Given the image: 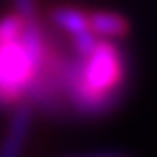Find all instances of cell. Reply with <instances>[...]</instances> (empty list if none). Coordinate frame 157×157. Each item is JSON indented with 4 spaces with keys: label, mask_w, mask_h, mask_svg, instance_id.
Instances as JSON below:
<instances>
[{
    "label": "cell",
    "mask_w": 157,
    "mask_h": 157,
    "mask_svg": "<svg viewBox=\"0 0 157 157\" xmlns=\"http://www.w3.org/2000/svg\"><path fill=\"white\" fill-rule=\"evenodd\" d=\"M88 27L92 34L98 38H107V40H115V38H124L130 32V23L128 19L113 11H97L88 13Z\"/></svg>",
    "instance_id": "cell-4"
},
{
    "label": "cell",
    "mask_w": 157,
    "mask_h": 157,
    "mask_svg": "<svg viewBox=\"0 0 157 157\" xmlns=\"http://www.w3.org/2000/svg\"><path fill=\"white\" fill-rule=\"evenodd\" d=\"M128 61L124 50L107 38H98L88 55L65 57L63 92L69 107L86 117H97L115 107L126 86Z\"/></svg>",
    "instance_id": "cell-1"
},
{
    "label": "cell",
    "mask_w": 157,
    "mask_h": 157,
    "mask_svg": "<svg viewBox=\"0 0 157 157\" xmlns=\"http://www.w3.org/2000/svg\"><path fill=\"white\" fill-rule=\"evenodd\" d=\"M21 29H23V19L17 13L4 15L0 19V42H11L15 38H19Z\"/></svg>",
    "instance_id": "cell-6"
},
{
    "label": "cell",
    "mask_w": 157,
    "mask_h": 157,
    "mask_svg": "<svg viewBox=\"0 0 157 157\" xmlns=\"http://www.w3.org/2000/svg\"><path fill=\"white\" fill-rule=\"evenodd\" d=\"M97 157H124V155H115V153H107V155H97Z\"/></svg>",
    "instance_id": "cell-8"
},
{
    "label": "cell",
    "mask_w": 157,
    "mask_h": 157,
    "mask_svg": "<svg viewBox=\"0 0 157 157\" xmlns=\"http://www.w3.org/2000/svg\"><path fill=\"white\" fill-rule=\"evenodd\" d=\"M36 75V65L21 40L0 42V109L19 103Z\"/></svg>",
    "instance_id": "cell-2"
},
{
    "label": "cell",
    "mask_w": 157,
    "mask_h": 157,
    "mask_svg": "<svg viewBox=\"0 0 157 157\" xmlns=\"http://www.w3.org/2000/svg\"><path fill=\"white\" fill-rule=\"evenodd\" d=\"M34 105L29 101H19L13 105V113L4 136L0 140V157H21L23 147L27 143V134L34 120Z\"/></svg>",
    "instance_id": "cell-3"
},
{
    "label": "cell",
    "mask_w": 157,
    "mask_h": 157,
    "mask_svg": "<svg viewBox=\"0 0 157 157\" xmlns=\"http://www.w3.org/2000/svg\"><path fill=\"white\" fill-rule=\"evenodd\" d=\"M13 4H15V13L21 19L36 17V0H13Z\"/></svg>",
    "instance_id": "cell-7"
},
{
    "label": "cell",
    "mask_w": 157,
    "mask_h": 157,
    "mask_svg": "<svg viewBox=\"0 0 157 157\" xmlns=\"http://www.w3.org/2000/svg\"><path fill=\"white\" fill-rule=\"evenodd\" d=\"M48 19L52 21V25L67 32L69 36L80 34L84 29H90L88 27V13L80 11L75 6H55V9H50Z\"/></svg>",
    "instance_id": "cell-5"
}]
</instances>
